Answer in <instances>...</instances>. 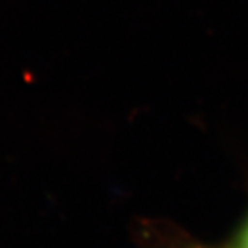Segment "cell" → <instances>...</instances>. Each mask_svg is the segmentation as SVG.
<instances>
[{
	"label": "cell",
	"instance_id": "6da1fadb",
	"mask_svg": "<svg viewBox=\"0 0 248 248\" xmlns=\"http://www.w3.org/2000/svg\"><path fill=\"white\" fill-rule=\"evenodd\" d=\"M169 248H248V211L245 217L241 220L235 232L230 235L223 244L209 247V245H201V244H190L188 242H172Z\"/></svg>",
	"mask_w": 248,
	"mask_h": 248
}]
</instances>
